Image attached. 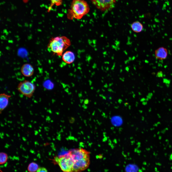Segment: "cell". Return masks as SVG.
Returning <instances> with one entry per match:
<instances>
[{"mask_svg": "<svg viewBox=\"0 0 172 172\" xmlns=\"http://www.w3.org/2000/svg\"><path fill=\"white\" fill-rule=\"evenodd\" d=\"M71 45L69 39L64 36L52 38L50 39L47 46L48 50L53 55H62L63 52Z\"/></svg>", "mask_w": 172, "mask_h": 172, "instance_id": "obj_1", "label": "cell"}, {"mask_svg": "<svg viewBox=\"0 0 172 172\" xmlns=\"http://www.w3.org/2000/svg\"><path fill=\"white\" fill-rule=\"evenodd\" d=\"M90 8L87 2L84 0H73L68 10L67 17L69 19H81L89 11Z\"/></svg>", "mask_w": 172, "mask_h": 172, "instance_id": "obj_2", "label": "cell"}, {"mask_svg": "<svg viewBox=\"0 0 172 172\" xmlns=\"http://www.w3.org/2000/svg\"><path fill=\"white\" fill-rule=\"evenodd\" d=\"M54 160L63 172H72L74 162L68 154L59 156H55Z\"/></svg>", "mask_w": 172, "mask_h": 172, "instance_id": "obj_3", "label": "cell"}, {"mask_svg": "<svg viewBox=\"0 0 172 172\" xmlns=\"http://www.w3.org/2000/svg\"><path fill=\"white\" fill-rule=\"evenodd\" d=\"M35 89L34 85L31 82L26 80L20 82L17 86L18 91L29 98H30L32 96Z\"/></svg>", "mask_w": 172, "mask_h": 172, "instance_id": "obj_4", "label": "cell"}, {"mask_svg": "<svg viewBox=\"0 0 172 172\" xmlns=\"http://www.w3.org/2000/svg\"><path fill=\"white\" fill-rule=\"evenodd\" d=\"M74 162L90 158V153L86 150L80 148L69 151L68 153Z\"/></svg>", "mask_w": 172, "mask_h": 172, "instance_id": "obj_5", "label": "cell"}, {"mask_svg": "<svg viewBox=\"0 0 172 172\" xmlns=\"http://www.w3.org/2000/svg\"><path fill=\"white\" fill-rule=\"evenodd\" d=\"M92 4L102 11H107L113 7L116 0H91Z\"/></svg>", "mask_w": 172, "mask_h": 172, "instance_id": "obj_6", "label": "cell"}, {"mask_svg": "<svg viewBox=\"0 0 172 172\" xmlns=\"http://www.w3.org/2000/svg\"><path fill=\"white\" fill-rule=\"evenodd\" d=\"M90 163V158L75 162L74 163L72 172H80L85 170L88 167Z\"/></svg>", "mask_w": 172, "mask_h": 172, "instance_id": "obj_7", "label": "cell"}, {"mask_svg": "<svg viewBox=\"0 0 172 172\" xmlns=\"http://www.w3.org/2000/svg\"><path fill=\"white\" fill-rule=\"evenodd\" d=\"M168 54L167 49L163 47L158 48L155 52V58L160 60H163L167 58Z\"/></svg>", "mask_w": 172, "mask_h": 172, "instance_id": "obj_8", "label": "cell"}, {"mask_svg": "<svg viewBox=\"0 0 172 172\" xmlns=\"http://www.w3.org/2000/svg\"><path fill=\"white\" fill-rule=\"evenodd\" d=\"M22 74L26 77H30L33 74L34 69L32 66L30 64L26 63L23 64L21 68Z\"/></svg>", "mask_w": 172, "mask_h": 172, "instance_id": "obj_9", "label": "cell"}, {"mask_svg": "<svg viewBox=\"0 0 172 172\" xmlns=\"http://www.w3.org/2000/svg\"><path fill=\"white\" fill-rule=\"evenodd\" d=\"M11 97V95L5 93H1L0 95V113H1L2 111L7 106L9 99Z\"/></svg>", "mask_w": 172, "mask_h": 172, "instance_id": "obj_10", "label": "cell"}, {"mask_svg": "<svg viewBox=\"0 0 172 172\" xmlns=\"http://www.w3.org/2000/svg\"><path fill=\"white\" fill-rule=\"evenodd\" d=\"M62 56L63 60L65 62L68 64L72 63L74 61L75 59V56L74 54L70 51H66Z\"/></svg>", "mask_w": 172, "mask_h": 172, "instance_id": "obj_11", "label": "cell"}, {"mask_svg": "<svg viewBox=\"0 0 172 172\" xmlns=\"http://www.w3.org/2000/svg\"><path fill=\"white\" fill-rule=\"evenodd\" d=\"M131 27L133 31L136 33L140 32L143 28L142 24L138 21H135L132 23L131 25Z\"/></svg>", "mask_w": 172, "mask_h": 172, "instance_id": "obj_12", "label": "cell"}, {"mask_svg": "<svg viewBox=\"0 0 172 172\" xmlns=\"http://www.w3.org/2000/svg\"><path fill=\"white\" fill-rule=\"evenodd\" d=\"M38 168V165L35 162H32L29 164L28 167V170L30 172H35L37 171Z\"/></svg>", "mask_w": 172, "mask_h": 172, "instance_id": "obj_13", "label": "cell"}, {"mask_svg": "<svg viewBox=\"0 0 172 172\" xmlns=\"http://www.w3.org/2000/svg\"><path fill=\"white\" fill-rule=\"evenodd\" d=\"M51 2V4L48 9V11H50L52 6L55 5L57 6H59L62 4L63 0H49Z\"/></svg>", "mask_w": 172, "mask_h": 172, "instance_id": "obj_14", "label": "cell"}, {"mask_svg": "<svg viewBox=\"0 0 172 172\" xmlns=\"http://www.w3.org/2000/svg\"><path fill=\"white\" fill-rule=\"evenodd\" d=\"M8 156L7 154L1 152L0 153V164L5 163L7 161Z\"/></svg>", "mask_w": 172, "mask_h": 172, "instance_id": "obj_15", "label": "cell"}, {"mask_svg": "<svg viewBox=\"0 0 172 172\" xmlns=\"http://www.w3.org/2000/svg\"><path fill=\"white\" fill-rule=\"evenodd\" d=\"M138 167L135 165L133 164L129 165H127L126 168V170L129 171V170H133V171H136L135 170H138Z\"/></svg>", "mask_w": 172, "mask_h": 172, "instance_id": "obj_16", "label": "cell"}, {"mask_svg": "<svg viewBox=\"0 0 172 172\" xmlns=\"http://www.w3.org/2000/svg\"><path fill=\"white\" fill-rule=\"evenodd\" d=\"M44 86L46 88L49 89H52L54 87L53 83L50 81L46 82Z\"/></svg>", "mask_w": 172, "mask_h": 172, "instance_id": "obj_17", "label": "cell"}, {"mask_svg": "<svg viewBox=\"0 0 172 172\" xmlns=\"http://www.w3.org/2000/svg\"><path fill=\"white\" fill-rule=\"evenodd\" d=\"M37 172H48L46 169L44 167H40L39 168L37 171Z\"/></svg>", "mask_w": 172, "mask_h": 172, "instance_id": "obj_18", "label": "cell"}, {"mask_svg": "<svg viewBox=\"0 0 172 172\" xmlns=\"http://www.w3.org/2000/svg\"><path fill=\"white\" fill-rule=\"evenodd\" d=\"M163 81L164 83H165L167 86L168 87L169 86L170 83V80L164 78L163 79Z\"/></svg>", "mask_w": 172, "mask_h": 172, "instance_id": "obj_19", "label": "cell"}, {"mask_svg": "<svg viewBox=\"0 0 172 172\" xmlns=\"http://www.w3.org/2000/svg\"><path fill=\"white\" fill-rule=\"evenodd\" d=\"M163 76V73L161 71L158 72L157 74V76L159 77H162Z\"/></svg>", "mask_w": 172, "mask_h": 172, "instance_id": "obj_20", "label": "cell"}, {"mask_svg": "<svg viewBox=\"0 0 172 172\" xmlns=\"http://www.w3.org/2000/svg\"><path fill=\"white\" fill-rule=\"evenodd\" d=\"M15 160H16L19 161V157L18 156H14L12 157V160L14 161Z\"/></svg>", "mask_w": 172, "mask_h": 172, "instance_id": "obj_21", "label": "cell"}, {"mask_svg": "<svg viewBox=\"0 0 172 172\" xmlns=\"http://www.w3.org/2000/svg\"><path fill=\"white\" fill-rule=\"evenodd\" d=\"M30 151L31 153H33V154H35L36 153L35 151L33 150L32 149H31L30 150Z\"/></svg>", "mask_w": 172, "mask_h": 172, "instance_id": "obj_22", "label": "cell"}, {"mask_svg": "<svg viewBox=\"0 0 172 172\" xmlns=\"http://www.w3.org/2000/svg\"><path fill=\"white\" fill-rule=\"evenodd\" d=\"M34 132V134L35 135H37L38 134V132L37 130H35Z\"/></svg>", "mask_w": 172, "mask_h": 172, "instance_id": "obj_23", "label": "cell"}, {"mask_svg": "<svg viewBox=\"0 0 172 172\" xmlns=\"http://www.w3.org/2000/svg\"><path fill=\"white\" fill-rule=\"evenodd\" d=\"M8 163L6 162L5 164L4 165V167H6L8 165Z\"/></svg>", "mask_w": 172, "mask_h": 172, "instance_id": "obj_24", "label": "cell"}, {"mask_svg": "<svg viewBox=\"0 0 172 172\" xmlns=\"http://www.w3.org/2000/svg\"><path fill=\"white\" fill-rule=\"evenodd\" d=\"M37 156L38 157L39 159L41 158L40 155L39 153H38L37 155Z\"/></svg>", "mask_w": 172, "mask_h": 172, "instance_id": "obj_25", "label": "cell"}, {"mask_svg": "<svg viewBox=\"0 0 172 172\" xmlns=\"http://www.w3.org/2000/svg\"><path fill=\"white\" fill-rule=\"evenodd\" d=\"M22 139L24 141H26L27 140V139L26 138L23 137H22Z\"/></svg>", "mask_w": 172, "mask_h": 172, "instance_id": "obj_26", "label": "cell"}, {"mask_svg": "<svg viewBox=\"0 0 172 172\" xmlns=\"http://www.w3.org/2000/svg\"><path fill=\"white\" fill-rule=\"evenodd\" d=\"M34 144L35 145H39V144L37 141H35L34 142Z\"/></svg>", "mask_w": 172, "mask_h": 172, "instance_id": "obj_27", "label": "cell"}, {"mask_svg": "<svg viewBox=\"0 0 172 172\" xmlns=\"http://www.w3.org/2000/svg\"><path fill=\"white\" fill-rule=\"evenodd\" d=\"M0 135H1L3 136L4 135V134L3 132H2L0 133Z\"/></svg>", "mask_w": 172, "mask_h": 172, "instance_id": "obj_28", "label": "cell"}, {"mask_svg": "<svg viewBox=\"0 0 172 172\" xmlns=\"http://www.w3.org/2000/svg\"><path fill=\"white\" fill-rule=\"evenodd\" d=\"M24 157L27 159H28L29 158V156L28 155H27L26 156H24Z\"/></svg>", "mask_w": 172, "mask_h": 172, "instance_id": "obj_29", "label": "cell"}, {"mask_svg": "<svg viewBox=\"0 0 172 172\" xmlns=\"http://www.w3.org/2000/svg\"><path fill=\"white\" fill-rule=\"evenodd\" d=\"M23 150H24V151H26V149L24 147H22V148Z\"/></svg>", "mask_w": 172, "mask_h": 172, "instance_id": "obj_30", "label": "cell"}, {"mask_svg": "<svg viewBox=\"0 0 172 172\" xmlns=\"http://www.w3.org/2000/svg\"><path fill=\"white\" fill-rule=\"evenodd\" d=\"M5 134L7 137H10V135L8 134Z\"/></svg>", "mask_w": 172, "mask_h": 172, "instance_id": "obj_31", "label": "cell"}, {"mask_svg": "<svg viewBox=\"0 0 172 172\" xmlns=\"http://www.w3.org/2000/svg\"><path fill=\"white\" fill-rule=\"evenodd\" d=\"M0 137L1 139H3L4 138L3 136L1 135H0Z\"/></svg>", "mask_w": 172, "mask_h": 172, "instance_id": "obj_32", "label": "cell"}, {"mask_svg": "<svg viewBox=\"0 0 172 172\" xmlns=\"http://www.w3.org/2000/svg\"><path fill=\"white\" fill-rule=\"evenodd\" d=\"M9 157L10 159H11L12 160V157L11 156H9Z\"/></svg>", "mask_w": 172, "mask_h": 172, "instance_id": "obj_33", "label": "cell"}, {"mask_svg": "<svg viewBox=\"0 0 172 172\" xmlns=\"http://www.w3.org/2000/svg\"><path fill=\"white\" fill-rule=\"evenodd\" d=\"M8 147H8V146H7V145H5V148H8Z\"/></svg>", "mask_w": 172, "mask_h": 172, "instance_id": "obj_34", "label": "cell"}, {"mask_svg": "<svg viewBox=\"0 0 172 172\" xmlns=\"http://www.w3.org/2000/svg\"><path fill=\"white\" fill-rule=\"evenodd\" d=\"M0 167H4V165H0Z\"/></svg>", "mask_w": 172, "mask_h": 172, "instance_id": "obj_35", "label": "cell"}, {"mask_svg": "<svg viewBox=\"0 0 172 172\" xmlns=\"http://www.w3.org/2000/svg\"><path fill=\"white\" fill-rule=\"evenodd\" d=\"M5 145H7V146H8V147L9 146H10V145H9L7 143H6Z\"/></svg>", "mask_w": 172, "mask_h": 172, "instance_id": "obj_36", "label": "cell"}, {"mask_svg": "<svg viewBox=\"0 0 172 172\" xmlns=\"http://www.w3.org/2000/svg\"><path fill=\"white\" fill-rule=\"evenodd\" d=\"M28 126V127H30V128H31L32 127V126L31 125H29Z\"/></svg>", "mask_w": 172, "mask_h": 172, "instance_id": "obj_37", "label": "cell"}, {"mask_svg": "<svg viewBox=\"0 0 172 172\" xmlns=\"http://www.w3.org/2000/svg\"><path fill=\"white\" fill-rule=\"evenodd\" d=\"M18 136L19 137H20V134L19 133L18 134Z\"/></svg>", "mask_w": 172, "mask_h": 172, "instance_id": "obj_38", "label": "cell"}, {"mask_svg": "<svg viewBox=\"0 0 172 172\" xmlns=\"http://www.w3.org/2000/svg\"><path fill=\"white\" fill-rule=\"evenodd\" d=\"M22 145H21L20 146V148H22Z\"/></svg>", "mask_w": 172, "mask_h": 172, "instance_id": "obj_39", "label": "cell"}, {"mask_svg": "<svg viewBox=\"0 0 172 172\" xmlns=\"http://www.w3.org/2000/svg\"><path fill=\"white\" fill-rule=\"evenodd\" d=\"M33 160H34V161H36V160H37V159L36 158H34V159Z\"/></svg>", "mask_w": 172, "mask_h": 172, "instance_id": "obj_40", "label": "cell"}, {"mask_svg": "<svg viewBox=\"0 0 172 172\" xmlns=\"http://www.w3.org/2000/svg\"><path fill=\"white\" fill-rule=\"evenodd\" d=\"M27 144L28 145H29V142L28 141H27Z\"/></svg>", "mask_w": 172, "mask_h": 172, "instance_id": "obj_41", "label": "cell"}, {"mask_svg": "<svg viewBox=\"0 0 172 172\" xmlns=\"http://www.w3.org/2000/svg\"><path fill=\"white\" fill-rule=\"evenodd\" d=\"M41 130L40 129H39L38 131L39 132H41Z\"/></svg>", "mask_w": 172, "mask_h": 172, "instance_id": "obj_42", "label": "cell"}, {"mask_svg": "<svg viewBox=\"0 0 172 172\" xmlns=\"http://www.w3.org/2000/svg\"><path fill=\"white\" fill-rule=\"evenodd\" d=\"M19 163H16V165H19Z\"/></svg>", "mask_w": 172, "mask_h": 172, "instance_id": "obj_43", "label": "cell"}, {"mask_svg": "<svg viewBox=\"0 0 172 172\" xmlns=\"http://www.w3.org/2000/svg\"><path fill=\"white\" fill-rule=\"evenodd\" d=\"M39 135H40V136L41 137L42 136V135L41 134H40Z\"/></svg>", "mask_w": 172, "mask_h": 172, "instance_id": "obj_44", "label": "cell"}, {"mask_svg": "<svg viewBox=\"0 0 172 172\" xmlns=\"http://www.w3.org/2000/svg\"><path fill=\"white\" fill-rule=\"evenodd\" d=\"M39 128H40V129H41L42 128V127H39Z\"/></svg>", "mask_w": 172, "mask_h": 172, "instance_id": "obj_45", "label": "cell"}, {"mask_svg": "<svg viewBox=\"0 0 172 172\" xmlns=\"http://www.w3.org/2000/svg\"><path fill=\"white\" fill-rule=\"evenodd\" d=\"M15 172H17V170H16V169H15Z\"/></svg>", "mask_w": 172, "mask_h": 172, "instance_id": "obj_46", "label": "cell"}, {"mask_svg": "<svg viewBox=\"0 0 172 172\" xmlns=\"http://www.w3.org/2000/svg\"><path fill=\"white\" fill-rule=\"evenodd\" d=\"M29 134H27V137H29Z\"/></svg>", "mask_w": 172, "mask_h": 172, "instance_id": "obj_47", "label": "cell"}, {"mask_svg": "<svg viewBox=\"0 0 172 172\" xmlns=\"http://www.w3.org/2000/svg\"><path fill=\"white\" fill-rule=\"evenodd\" d=\"M27 162V160L25 161V163L26 162Z\"/></svg>", "mask_w": 172, "mask_h": 172, "instance_id": "obj_48", "label": "cell"}, {"mask_svg": "<svg viewBox=\"0 0 172 172\" xmlns=\"http://www.w3.org/2000/svg\"><path fill=\"white\" fill-rule=\"evenodd\" d=\"M11 140L12 141V142L13 141V140Z\"/></svg>", "mask_w": 172, "mask_h": 172, "instance_id": "obj_49", "label": "cell"}, {"mask_svg": "<svg viewBox=\"0 0 172 172\" xmlns=\"http://www.w3.org/2000/svg\"><path fill=\"white\" fill-rule=\"evenodd\" d=\"M11 129L12 130H13V128H12Z\"/></svg>", "mask_w": 172, "mask_h": 172, "instance_id": "obj_50", "label": "cell"}, {"mask_svg": "<svg viewBox=\"0 0 172 172\" xmlns=\"http://www.w3.org/2000/svg\"><path fill=\"white\" fill-rule=\"evenodd\" d=\"M16 154H18V152H16Z\"/></svg>", "mask_w": 172, "mask_h": 172, "instance_id": "obj_51", "label": "cell"}, {"mask_svg": "<svg viewBox=\"0 0 172 172\" xmlns=\"http://www.w3.org/2000/svg\"><path fill=\"white\" fill-rule=\"evenodd\" d=\"M14 136H15V135H16L15 134H14Z\"/></svg>", "mask_w": 172, "mask_h": 172, "instance_id": "obj_52", "label": "cell"}, {"mask_svg": "<svg viewBox=\"0 0 172 172\" xmlns=\"http://www.w3.org/2000/svg\"><path fill=\"white\" fill-rule=\"evenodd\" d=\"M40 146H42L43 145H40Z\"/></svg>", "mask_w": 172, "mask_h": 172, "instance_id": "obj_53", "label": "cell"}, {"mask_svg": "<svg viewBox=\"0 0 172 172\" xmlns=\"http://www.w3.org/2000/svg\"><path fill=\"white\" fill-rule=\"evenodd\" d=\"M25 172H27V170H26V171H25Z\"/></svg>", "mask_w": 172, "mask_h": 172, "instance_id": "obj_54", "label": "cell"}, {"mask_svg": "<svg viewBox=\"0 0 172 172\" xmlns=\"http://www.w3.org/2000/svg\"><path fill=\"white\" fill-rule=\"evenodd\" d=\"M14 168H15L16 167H15V166H14Z\"/></svg>", "mask_w": 172, "mask_h": 172, "instance_id": "obj_55", "label": "cell"}, {"mask_svg": "<svg viewBox=\"0 0 172 172\" xmlns=\"http://www.w3.org/2000/svg\"><path fill=\"white\" fill-rule=\"evenodd\" d=\"M18 128L19 129H20V127H18Z\"/></svg>", "mask_w": 172, "mask_h": 172, "instance_id": "obj_56", "label": "cell"}, {"mask_svg": "<svg viewBox=\"0 0 172 172\" xmlns=\"http://www.w3.org/2000/svg\"><path fill=\"white\" fill-rule=\"evenodd\" d=\"M43 140H44V139H43Z\"/></svg>", "mask_w": 172, "mask_h": 172, "instance_id": "obj_57", "label": "cell"}, {"mask_svg": "<svg viewBox=\"0 0 172 172\" xmlns=\"http://www.w3.org/2000/svg\"><path fill=\"white\" fill-rule=\"evenodd\" d=\"M19 139L20 140V139Z\"/></svg>", "mask_w": 172, "mask_h": 172, "instance_id": "obj_58", "label": "cell"}]
</instances>
